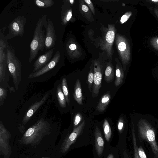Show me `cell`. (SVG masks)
Segmentation results:
<instances>
[{
    "label": "cell",
    "mask_w": 158,
    "mask_h": 158,
    "mask_svg": "<svg viewBox=\"0 0 158 158\" xmlns=\"http://www.w3.org/2000/svg\"><path fill=\"white\" fill-rule=\"evenodd\" d=\"M6 52L7 64L12 76L15 88L18 90L21 80V63L15 55V49L12 46L9 45Z\"/></svg>",
    "instance_id": "obj_3"
},
{
    "label": "cell",
    "mask_w": 158,
    "mask_h": 158,
    "mask_svg": "<svg viewBox=\"0 0 158 158\" xmlns=\"http://www.w3.org/2000/svg\"><path fill=\"white\" fill-rule=\"evenodd\" d=\"M61 89L65 97L66 102L69 105L70 104V100L68 86L66 79L63 78L61 82Z\"/></svg>",
    "instance_id": "obj_24"
},
{
    "label": "cell",
    "mask_w": 158,
    "mask_h": 158,
    "mask_svg": "<svg viewBox=\"0 0 158 158\" xmlns=\"http://www.w3.org/2000/svg\"><path fill=\"white\" fill-rule=\"evenodd\" d=\"M42 158H50L48 157H43Z\"/></svg>",
    "instance_id": "obj_39"
},
{
    "label": "cell",
    "mask_w": 158,
    "mask_h": 158,
    "mask_svg": "<svg viewBox=\"0 0 158 158\" xmlns=\"http://www.w3.org/2000/svg\"><path fill=\"white\" fill-rule=\"evenodd\" d=\"M117 51L123 63L127 62L130 58V52L128 44L124 37L117 35L116 38Z\"/></svg>",
    "instance_id": "obj_9"
},
{
    "label": "cell",
    "mask_w": 158,
    "mask_h": 158,
    "mask_svg": "<svg viewBox=\"0 0 158 158\" xmlns=\"http://www.w3.org/2000/svg\"><path fill=\"white\" fill-rule=\"evenodd\" d=\"M114 77V70L113 65L110 63L107 65L105 72L104 80L109 83L113 81Z\"/></svg>",
    "instance_id": "obj_21"
},
{
    "label": "cell",
    "mask_w": 158,
    "mask_h": 158,
    "mask_svg": "<svg viewBox=\"0 0 158 158\" xmlns=\"http://www.w3.org/2000/svg\"><path fill=\"white\" fill-rule=\"evenodd\" d=\"M7 59L3 62H0V81L1 82L4 78Z\"/></svg>",
    "instance_id": "obj_27"
},
{
    "label": "cell",
    "mask_w": 158,
    "mask_h": 158,
    "mask_svg": "<svg viewBox=\"0 0 158 158\" xmlns=\"http://www.w3.org/2000/svg\"><path fill=\"white\" fill-rule=\"evenodd\" d=\"M73 96L75 100L80 105L82 104L83 96L81 82L79 79L76 81Z\"/></svg>",
    "instance_id": "obj_18"
},
{
    "label": "cell",
    "mask_w": 158,
    "mask_h": 158,
    "mask_svg": "<svg viewBox=\"0 0 158 158\" xmlns=\"http://www.w3.org/2000/svg\"><path fill=\"white\" fill-rule=\"evenodd\" d=\"M103 127L105 138L107 141H109L111 136L112 132L108 121L106 119L104 120Z\"/></svg>",
    "instance_id": "obj_25"
},
{
    "label": "cell",
    "mask_w": 158,
    "mask_h": 158,
    "mask_svg": "<svg viewBox=\"0 0 158 158\" xmlns=\"http://www.w3.org/2000/svg\"><path fill=\"white\" fill-rule=\"evenodd\" d=\"M66 49L67 53L70 57L73 58L76 56L77 46L73 40L72 38H69L66 41Z\"/></svg>",
    "instance_id": "obj_19"
},
{
    "label": "cell",
    "mask_w": 158,
    "mask_h": 158,
    "mask_svg": "<svg viewBox=\"0 0 158 158\" xmlns=\"http://www.w3.org/2000/svg\"><path fill=\"white\" fill-rule=\"evenodd\" d=\"M34 2L37 6L42 8L50 7L55 3L52 0H34Z\"/></svg>",
    "instance_id": "obj_23"
},
{
    "label": "cell",
    "mask_w": 158,
    "mask_h": 158,
    "mask_svg": "<svg viewBox=\"0 0 158 158\" xmlns=\"http://www.w3.org/2000/svg\"><path fill=\"white\" fill-rule=\"evenodd\" d=\"M11 135L5 127L2 122H0V154L4 158H10L12 152L9 143Z\"/></svg>",
    "instance_id": "obj_5"
},
{
    "label": "cell",
    "mask_w": 158,
    "mask_h": 158,
    "mask_svg": "<svg viewBox=\"0 0 158 158\" xmlns=\"http://www.w3.org/2000/svg\"><path fill=\"white\" fill-rule=\"evenodd\" d=\"M45 30L46 31L45 48L48 50L54 48L56 40L53 24L52 21L50 19H47V26Z\"/></svg>",
    "instance_id": "obj_11"
},
{
    "label": "cell",
    "mask_w": 158,
    "mask_h": 158,
    "mask_svg": "<svg viewBox=\"0 0 158 158\" xmlns=\"http://www.w3.org/2000/svg\"><path fill=\"white\" fill-rule=\"evenodd\" d=\"M47 26V15H44L39 19L34 32L33 38L30 46L29 62L31 63L36 58L40 51L42 52L45 48L46 35L43 29H46Z\"/></svg>",
    "instance_id": "obj_2"
},
{
    "label": "cell",
    "mask_w": 158,
    "mask_h": 158,
    "mask_svg": "<svg viewBox=\"0 0 158 158\" xmlns=\"http://www.w3.org/2000/svg\"><path fill=\"white\" fill-rule=\"evenodd\" d=\"M104 38L100 44L101 48L105 51L109 57L112 55L113 45L115 35V27L113 25H109L108 29Z\"/></svg>",
    "instance_id": "obj_8"
},
{
    "label": "cell",
    "mask_w": 158,
    "mask_h": 158,
    "mask_svg": "<svg viewBox=\"0 0 158 158\" xmlns=\"http://www.w3.org/2000/svg\"><path fill=\"white\" fill-rule=\"evenodd\" d=\"M129 16L126 14L122 16L120 19V22L122 23H123L126 21L128 18Z\"/></svg>",
    "instance_id": "obj_34"
},
{
    "label": "cell",
    "mask_w": 158,
    "mask_h": 158,
    "mask_svg": "<svg viewBox=\"0 0 158 158\" xmlns=\"http://www.w3.org/2000/svg\"><path fill=\"white\" fill-rule=\"evenodd\" d=\"M94 78L92 96L95 98L98 95L101 86L102 74L101 66L98 61L95 60L94 63Z\"/></svg>",
    "instance_id": "obj_10"
},
{
    "label": "cell",
    "mask_w": 158,
    "mask_h": 158,
    "mask_svg": "<svg viewBox=\"0 0 158 158\" xmlns=\"http://www.w3.org/2000/svg\"><path fill=\"white\" fill-rule=\"evenodd\" d=\"M123 126V123L121 119H119L118 123V128L119 132H121Z\"/></svg>",
    "instance_id": "obj_33"
},
{
    "label": "cell",
    "mask_w": 158,
    "mask_h": 158,
    "mask_svg": "<svg viewBox=\"0 0 158 158\" xmlns=\"http://www.w3.org/2000/svg\"><path fill=\"white\" fill-rule=\"evenodd\" d=\"M107 158H114V157L112 154H110L108 155Z\"/></svg>",
    "instance_id": "obj_36"
},
{
    "label": "cell",
    "mask_w": 158,
    "mask_h": 158,
    "mask_svg": "<svg viewBox=\"0 0 158 158\" xmlns=\"http://www.w3.org/2000/svg\"><path fill=\"white\" fill-rule=\"evenodd\" d=\"M95 147L98 156L103 153L104 143L101 131L98 126L95 127L94 132Z\"/></svg>",
    "instance_id": "obj_15"
},
{
    "label": "cell",
    "mask_w": 158,
    "mask_h": 158,
    "mask_svg": "<svg viewBox=\"0 0 158 158\" xmlns=\"http://www.w3.org/2000/svg\"><path fill=\"white\" fill-rule=\"evenodd\" d=\"M132 140L134 149V158H140L138 152V146L137 144L136 138L134 131H132Z\"/></svg>",
    "instance_id": "obj_28"
},
{
    "label": "cell",
    "mask_w": 158,
    "mask_h": 158,
    "mask_svg": "<svg viewBox=\"0 0 158 158\" xmlns=\"http://www.w3.org/2000/svg\"><path fill=\"white\" fill-rule=\"evenodd\" d=\"M69 1L71 4H73V3L74 1L73 0H70Z\"/></svg>",
    "instance_id": "obj_37"
},
{
    "label": "cell",
    "mask_w": 158,
    "mask_h": 158,
    "mask_svg": "<svg viewBox=\"0 0 158 158\" xmlns=\"http://www.w3.org/2000/svg\"><path fill=\"white\" fill-rule=\"evenodd\" d=\"M137 150L138 155L140 158H147L144 150L141 146L138 148Z\"/></svg>",
    "instance_id": "obj_31"
},
{
    "label": "cell",
    "mask_w": 158,
    "mask_h": 158,
    "mask_svg": "<svg viewBox=\"0 0 158 158\" xmlns=\"http://www.w3.org/2000/svg\"><path fill=\"white\" fill-rule=\"evenodd\" d=\"M94 65H91L90 68V70L88 76V84L89 89L92 90V86L94 82Z\"/></svg>",
    "instance_id": "obj_26"
},
{
    "label": "cell",
    "mask_w": 158,
    "mask_h": 158,
    "mask_svg": "<svg viewBox=\"0 0 158 158\" xmlns=\"http://www.w3.org/2000/svg\"><path fill=\"white\" fill-rule=\"evenodd\" d=\"M72 16L71 8L67 7L63 4L61 7V23L63 25H66L71 19Z\"/></svg>",
    "instance_id": "obj_17"
},
{
    "label": "cell",
    "mask_w": 158,
    "mask_h": 158,
    "mask_svg": "<svg viewBox=\"0 0 158 158\" xmlns=\"http://www.w3.org/2000/svg\"><path fill=\"white\" fill-rule=\"evenodd\" d=\"M27 20L24 16H19L14 19L9 24V31L6 36L8 40L18 36H23L24 33V27Z\"/></svg>",
    "instance_id": "obj_4"
},
{
    "label": "cell",
    "mask_w": 158,
    "mask_h": 158,
    "mask_svg": "<svg viewBox=\"0 0 158 158\" xmlns=\"http://www.w3.org/2000/svg\"><path fill=\"white\" fill-rule=\"evenodd\" d=\"M56 96L60 106L62 108L66 107L67 103L66 99L60 84L57 87Z\"/></svg>",
    "instance_id": "obj_22"
},
{
    "label": "cell",
    "mask_w": 158,
    "mask_h": 158,
    "mask_svg": "<svg viewBox=\"0 0 158 158\" xmlns=\"http://www.w3.org/2000/svg\"><path fill=\"white\" fill-rule=\"evenodd\" d=\"M50 94V92H48L40 101H36L30 106L23 118L22 123L23 125H25L29 121L35 113L45 102L49 96Z\"/></svg>",
    "instance_id": "obj_14"
},
{
    "label": "cell",
    "mask_w": 158,
    "mask_h": 158,
    "mask_svg": "<svg viewBox=\"0 0 158 158\" xmlns=\"http://www.w3.org/2000/svg\"><path fill=\"white\" fill-rule=\"evenodd\" d=\"M85 2L89 7L91 10L94 14L95 10L93 4L91 1L90 0H85Z\"/></svg>",
    "instance_id": "obj_32"
},
{
    "label": "cell",
    "mask_w": 158,
    "mask_h": 158,
    "mask_svg": "<svg viewBox=\"0 0 158 158\" xmlns=\"http://www.w3.org/2000/svg\"><path fill=\"white\" fill-rule=\"evenodd\" d=\"M123 76L120 64L117 61L115 69V79L114 82V85L116 86H118L123 82Z\"/></svg>",
    "instance_id": "obj_20"
},
{
    "label": "cell",
    "mask_w": 158,
    "mask_h": 158,
    "mask_svg": "<svg viewBox=\"0 0 158 158\" xmlns=\"http://www.w3.org/2000/svg\"><path fill=\"white\" fill-rule=\"evenodd\" d=\"M51 130L49 123L42 118L29 128L18 141L21 144L35 146L44 137L50 134Z\"/></svg>",
    "instance_id": "obj_1"
},
{
    "label": "cell",
    "mask_w": 158,
    "mask_h": 158,
    "mask_svg": "<svg viewBox=\"0 0 158 158\" xmlns=\"http://www.w3.org/2000/svg\"><path fill=\"white\" fill-rule=\"evenodd\" d=\"M156 44L158 45V38L156 40Z\"/></svg>",
    "instance_id": "obj_38"
},
{
    "label": "cell",
    "mask_w": 158,
    "mask_h": 158,
    "mask_svg": "<svg viewBox=\"0 0 158 158\" xmlns=\"http://www.w3.org/2000/svg\"><path fill=\"white\" fill-rule=\"evenodd\" d=\"M55 49V48L54 47L39 56L34 63L33 72H35L39 70L50 61Z\"/></svg>",
    "instance_id": "obj_13"
},
{
    "label": "cell",
    "mask_w": 158,
    "mask_h": 158,
    "mask_svg": "<svg viewBox=\"0 0 158 158\" xmlns=\"http://www.w3.org/2000/svg\"><path fill=\"white\" fill-rule=\"evenodd\" d=\"M83 118L82 115L80 113H77L75 116L74 121V128L77 127L78 125Z\"/></svg>",
    "instance_id": "obj_29"
},
{
    "label": "cell",
    "mask_w": 158,
    "mask_h": 158,
    "mask_svg": "<svg viewBox=\"0 0 158 158\" xmlns=\"http://www.w3.org/2000/svg\"><path fill=\"white\" fill-rule=\"evenodd\" d=\"M81 9L84 12H88L89 9L88 7L85 5H83L81 6Z\"/></svg>",
    "instance_id": "obj_35"
},
{
    "label": "cell",
    "mask_w": 158,
    "mask_h": 158,
    "mask_svg": "<svg viewBox=\"0 0 158 158\" xmlns=\"http://www.w3.org/2000/svg\"><path fill=\"white\" fill-rule=\"evenodd\" d=\"M6 91L4 88L0 87V104L1 105L2 104L3 102V100L5 99L6 96Z\"/></svg>",
    "instance_id": "obj_30"
},
{
    "label": "cell",
    "mask_w": 158,
    "mask_h": 158,
    "mask_svg": "<svg viewBox=\"0 0 158 158\" xmlns=\"http://www.w3.org/2000/svg\"></svg>",
    "instance_id": "obj_40"
},
{
    "label": "cell",
    "mask_w": 158,
    "mask_h": 158,
    "mask_svg": "<svg viewBox=\"0 0 158 158\" xmlns=\"http://www.w3.org/2000/svg\"><path fill=\"white\" fill-rule=\"evenodd\" d=\"M60 53L57 51L55 54L50 61L42 69L36 72H32L28 76L29 78H36L48 72L54 68L57 64L60 58Z\"/></svg>",
    "instance_id": "obj_12"
},
{
    "label": "cell",
    "mask_w": 158,
    "mask_h": 158,
    "mask_svg": "<svg viewBox=\"0 0 158 158\" xmlns=\"http://www.w3.org/2000/svg\"><path fill=\"white\" fill-rule=\"evenodd\" d=\"M85 124V121L83 120L79 125L74 128L72 132L66 137L63 141L60 148L61 152L65 153L68 150L71 145L75 142L83 130Z\"/></svg>",
    "instance_id": "obj_7"
},
{
    "label": "cell",
    "mask_w": 158,
    "mask_h": 158,
    "mask_svg": "<svg viewBox=\"0 0 158 158\" xmlns=\"http://www.w3.org/2000/svg\"><path fill=\"white\" fill-rule=\"evenodd\" d=\"M111 96L109 93L107 92L102 97L96 107V110L99 112H103L109 103Z\"/></svg>",
    "instance_id": "obj_16"
},
{
    "label": "cell",
    "mask_w": 158,
    "mask_h": 158,
    "mask_svg": "<svg viewBox=\"0 0 158 158\" xmlns=\"http://www.w3.org/2000/svg\"><path fill=\"white\" fill-rule=\"evenodd\" d=\"M139 135L141 139L147 142L150 144L155 158H158V145L153 129L148 127L140 128Z\"/></svg>",
    "instance_id": "obj_6"
}]
</instances>
